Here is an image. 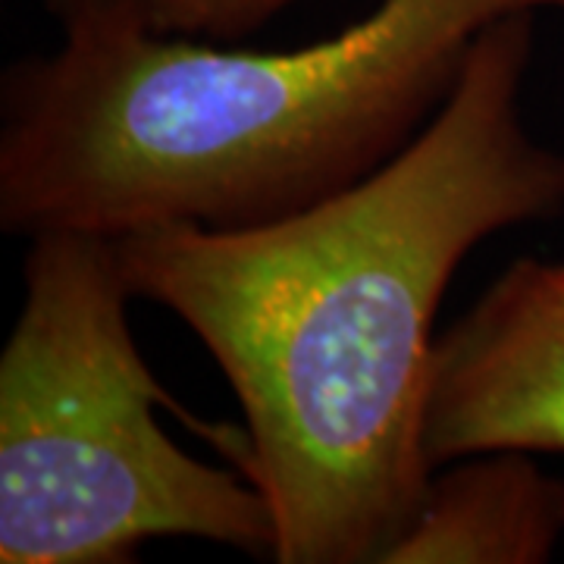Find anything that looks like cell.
Listing matches in <instances>:
<instances>
[{"label":"cell","mask_w":564,"mask_h":564,"mask_svg":"<svg viewBox=\"0 0 564 564\" xmlns=\"http://www.w3.org/2000/svg\"><path fill=\"white\" fill-rule=\"evenodd\" d=\"M533 41L536 13L486 25L421 135L326 202L113 239L132 295L180 317L239 399L273 562L380 564L421 505L445 289L480 242L564 214V154L524 122Z\"/></svg>","instance_id":"obj_1"},{"label":"cell","mask_w":564,"mask_h":564,"mask_svg":"<svg viewBox=\"0 0 564 564\" xmlns=\"http://www.w3.org/2000/svg\"><path fill=\"white\" fill-rule=\"evenodd\" d=\"M540 10L564 0H373L292 51L61 22L0 79V229H242L326 202L421 135L486 25Z\"/></svg>","instance_id":"obj_2"},{"label":"cell","mask_w":564,"mask_h":564,"mask_svg":"<svg viewBox=\"0 0 564 564\" xmlns=\"http://www.w3.org/2000/svg\"><path fill=\"white\" fill-rule=\"evenodd\" d=\"M0 351V562L126 564L151 540L276 555L270 502L242 470L185 452L129 326L113 239L41 232Z\"/></svg>","instance_id":"obj_3"},{"label":"cell","mask_w":564,"mask_h":564,"mask_svg":"<svg viewBox=\"0 0 564 564\" xmlns=\"http://www.w3.org/2000/svg\"><path fill=\"white\" fill-rule=\"evenodd\" d=\"M564 455V270L521 258L436 343L423 455Z\"/></svg>","instance_id":"obj_4"},{"label":"cell","mask_w":564,"mask_h":564,"mask_svg":"<svg viewBox=\"0 0 564 564\" xmlns=\"http://www.w3.org/2000/svg\"><path fill=\"white\" fill-rule=\"evenodd\" d=\"M564 536V480L527 452H486L433 470L380 564H543Z\"/></svg>","instance_id":"obj_5"},{"label":"cell","mask_w":564,"mask_h":564,"mask_svg":"<svg viewBox=\"0 0 564 564\" xmlns=\"http://www.w3.org/2000/svg\"><path fill=\"white\" fill-rule=\"evenodd\" d=\"M57 22L110 17L166 39L236 44L304 0H41Z\"/></svg>","instance_id":"obj_6"},{"label":"cell","mask_w":564,"mask_h":564,"mask_svg":"<svg viewBox=\"0 0 564 564\" xmlns=\"http://www.w3.org/2000/svg\"><path fill=\"white\" fill-rule=\"evenodd\" d=\"M562 270H564V263H562Z\"/></svg>","instance_id":"obj_7"}]
</instances>
